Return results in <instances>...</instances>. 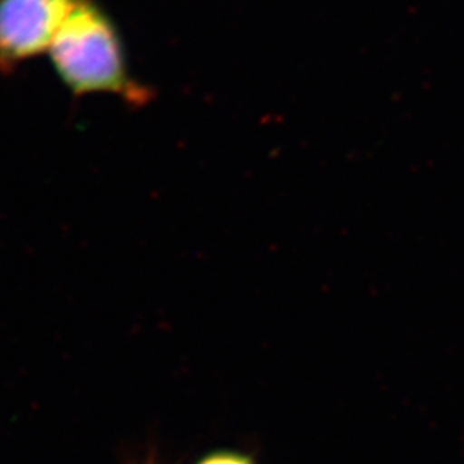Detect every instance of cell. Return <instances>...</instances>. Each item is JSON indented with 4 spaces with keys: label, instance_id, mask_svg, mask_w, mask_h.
<instances>
[{
    "label": "cell",
    "instance_id": "obj_1",
    "mask_svg": "<svg viewBox=\"0 0 464 464\" xmlns=\"http://www.w3.org/2000/svg\"><path fill=\"white\" fill-rule=\"evenodd\" d=\"M47 54L59 81L76 97L115 95L138 108L151 102V90L130 72L120 29L95 0L77 4Z\"/></svg>",
    "mask_w": 464,
    "mask_h": 464
},
{
    "label": "cell",
    "instance_id": "obj_2",
    "mask_svg": "<svg viewBox=\"0 0 464 464\" xmlns=\"http://www.w3.org/2000/svg\"><path fill=\"white\" fill-rule=\"evenodd\" d=\"M81 0H0V72L43 53Z\"/></svg>",
    "mask_w": 464,
    "mask_h": 464
},
{
    "label": "cell",
    "instance_id": "obj_3",
    "mask_svg": "<svg viewBox=\"0 0 464 464\" xmlns=\"http://www.w3.org/2000/svg\"><path fill=\"white\" fill-rule=\"evenodd\" d=\"M197 464H255V461L243 452L216 451L204 457Z\"/></svg>",
    "mask_w": 464,
    "mask_h": 464
}]
</instances>
